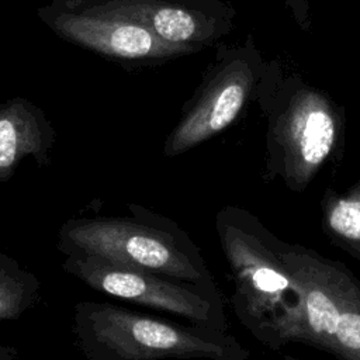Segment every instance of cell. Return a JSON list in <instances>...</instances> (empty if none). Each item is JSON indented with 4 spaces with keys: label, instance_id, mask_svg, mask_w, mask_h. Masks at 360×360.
<instances>
[{
    "label": "cell",
    "instance_id": "obj_13",
    "mask_svg": "<svg viewBox=\"0 0 360 360\" xmlns=\"http://www.w3.org/2000/svg\"><path fill=\"white\" fill-rule=\"evenodd\" d=\"M292 21L301 31H308L311 27V4L309 0H283Z\"/></svg>",
    "mask_w": 360,
    "mask_h": 360
},
{
    "label": "cell",
    "instance_id": "obj_14",
    "mask_svg": "<svg viewBox=\"0 0 360 360\" xmlns=\"http://www.w3.org/2000/svg\"><path fill=\"white\" fill-rule=\"evenodd\" d=\"M0 360H20L15 347L8 345H0Z\"/></svg>",
    "mask_w": 360,
    "mask_h": 360
},
{
    "label": "cell",
    "instance_id": "obj_5",
    "mask_svg": "<svg viewBox=\"0 0 360 360\" xmlns=\"http://www.w3.org/2000/svg\"><path fill=\"white\" fill-rule=\"evenodd\" d=\"M281 256L301 294L292 343L360 360V280L343 263L298 243L284 242Z\"/></svg>",
    "mask_w": 360,
    "mask_h": 360
},
{
    "label": "cell",
    "instance_id": "obj_8",
    "mask_svg": "<svg viewBox=\"0 0 360 360\" xmlns=\"http://www.w3.org/2000/svg\"><path fill=\"white\" fill-rule=\"evenodd\" d=\"M62 269L94 291L228 332L221 294L90 255H65Z\"/></svg>",
    "mask_w": 360,
    "mask_h": 360
},
{
    "label": "cell",
    "instance_id": "obj_3",
    "mask_svg": "<svg viewBox=\"0 0 360 360\" xmlns=\"http://www.w3.org/2000/svg\"><path fill=\"white\" fill-rule=\"evenodd\" d=\"M127 208V215L68 219L58 231V250L96 256L221 294L201 250L174 219L134 202Z\"/></svg>",
    "mask_w": 360,
    "mask_h": 360
},
{
    "label": "cell",
    "instance_id": "obj_2",
    "mask_svg": "<svg viewBox=\"0 0 360 360\" xmlns=\"http://www.w3.org/2000/svg\"><path fill=\"white\" fill-rule=\"evenodd\" d=\"M215 231L233 284L229 304L239 322L273 350L292 343L301 294L281 256L284 240L238 205L217 212Z\"/></svg>",
    "mask_w": 360,
    "mask_h": 360
},
{
    "label": "cell",
    "instance_id": "obj_6",
    "mask_svg": "<svg viewBox=\"0 0 360 360\" xmlns=\"http://www.w3.org/2000/svg\"><path fill=\"white\" fill-rule=\"evenodd\" d=\"M264 63L252 34L235 44L219 42L163 142V156H180L236 122L256 98Z\"/></svg>",
    "mask_w": 360,
    "mask_h": 360
},
{
    "label": "cell",
    "instance_id": "obj_10",
    "mask_svg": "<svg viewBox=\"0 0 360 360\" xmlns=\"http://www.w3.org/2000/svg\"><path fill=\"white\" fill-rule=\"evenodd\" d=\"M55 142L52 122L31 100L17 96L0 101V183H7L27 158L46 167Z\"/></svg>",
    "mask_w": 360,
    "mask_h": 360
},
{
    "label": "cell",
    "instance_id": "obj_12",
    "mask_svg": "<svg viewBox=\"0 0 360 360\" xmlns=\"http://www.w3.org/2000/svg\"><path fill=\"white\" fill-rule=\"evenodd\" d=\"M42 300L41 280L0 250V322L18 321Z\"/></svg>",
    "mask_w": 360,
    "mask_h": 360
},
{
    "label": "cell",
    "instance_id": "obj_1",
    "mask_svg": "<svg viewBox=\"0 0 360 360\" xmlns=\"http://www.w3.org/2000/svg\"><path fill=\"white\" fill-rule=\"evenodd\" d=\"M255 101L266 120L264 181L304 191L342 153L343 107L277 58L266 60Z\"/></svg>",
    "mask_w": 360,
    "mask_h": 360
},
{
    "label": "cell",
    "instance_id": "obj_11",
    "mask_svg": "<svg viewBox=\"0 0 360 360\" xmlns=\"http://www.w3.org/2000/svg\"><path fill=\"white\" fill-rule=\"evenodd\" d=\"M321 229L333 246L360 262V179L345 191L325 190Z\"/></svg>",
    "mask_w": 360,
    "mask_h": 360
},
{
    "label": "cell",
    "instance_id": "obj_9",
    "mask_svg": "<svg viewBox=\"0 0 360 360\" xmlns=\"http://www.w3.org/2000/svg\"><path fill=\"white\" fill-rule=\"evenodd\" d=\"M129 18L158 38L201 52L235 28L236 8L225 0H66Z\"/></svg>",
    "mask_w": 360,
    "mask_h": 360
},
{
    "label": "cell",
    "instance_id": "obj_7",
    "mask_svg": "<svg viewBox=\"0 0 360 360\" xmlns=\"http://www.w3.org/2000/svg\"><path fill=\"white\" fill-rule=\"evenodd\" d=\"M37 17L58 38L127 70L163 66L198 53L158 38L143 25L110 10L66 0H46Z\"/></svg>",
    "mask_w": 360,
    "mask_h": 360
},
{
    "label": "cell",
    "instance_id": "obj_4",
    "mask_svg": "<svg viewBox=\"0 0 360 360\" xmlns=\"http://www.w3.org/2000/svg\"><path fill=\"white\" fill-rule=\"evenodd\" d=\"M72 333L84 360H250L249 350L228 332L111 302L77 301Z\"/></svg>",
    "mask_w": 360,
    "mask_h": 360
}]
</instances>
